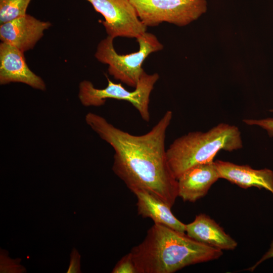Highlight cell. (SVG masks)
I'll use <instances>...</instances> for the list:
<instances>
[{
    "instance_id": "9a60e30c",
    "label": "cell",
    "mask_w": 273,
    "mask_h": 273,
    "mask_svg": "<svg viewBox=\"0 0 273 273\" xmlns=\"http://www.w3.org/2000/svg\"><path fill=\"white\" fill-rule=\"evenodd\" d=\"M8 252L1 249L0 272L1 273H24L26 269L20 264L21 258L12 259L9 256Z\"/></svg>"
},
{
    "instance_id": "e0dca14e",
    "label": "cell",
    "mask_w": 273,
    "mask_h": 273,
    "mask_svg": "<svg viewBox=\"0 0 273 273\" xmlns=\"http://www.w3.org/2000/svg\"><path fill=\"white\" fill-rule=\"evenodd\" d=\"M269 111L273 112V109ZM243 122L250 125H258L266 130L270 137L273 136V118H268L263 119H244Z\"/></svg>"
},
{
    "instance_id": "d6986e66",
    "label": "cell",
    "mask_w": 273,
    "mask_h": 273,
    "mask_svg": "<svg viewBox=\"0 0 273 273\" xmlns=\"http://www.w3.org/2000/svg\"><path fill=\"white\" fill-rule=\"evenodd\" d=\"M270 257H273V241L271 244V247L269 251L266 253V254L263 257V258L260 260L259 263H260L265 259H268ZM258 263L257 264H258Z\"/></svg>"
},
{
    "instance_id": "ac0fdd59",
    "label": "cell",
    "mask_w": 273,
    "mask_h": 273,
    "mask_svg": "<svg viewBox=\"0 0 273 273\" xmlns=\"http://www.w3.org/2000/svg\"><path fill=\"white\" fill-rule=\"evenodd\" d=\"M67 273H80V255L77 249L73 248L70 254V260Z\"/></svg>"
},
{
    "instance_id": "8992f818",
    "label": "cell",
    "mask_w": 273,
    "mask_h": 273,
    "mask_svg": "<svg viewBox=\"0 0 273 273\" xmlns=\"http://www.w3.org/2000/svg\"><path fill=\"white\" fill-rule=\"evenodd\" d=\"M146 27L163 22L186 26L207 11L206 0H129Z\"/></svg>"
},
{
    "instance_id": "277c9868",
    "label": "cell",
    "mask_w": 273,
    "mask_h": 273,
    "mask_svg": "<svg viewBox=\"0 0 273 273\" xmlns=\"http://www.w3.org/2000/svg\"><path fill=\"white\" fill-rule=\"evenodd\" d=\"M139 50L135 52L119 54L115 51L112 37L107 36L98 44L95 56L100 62L108 65V72L115 79L135 87L144 71L142 64L152 53L163 49L153 34L145 32L136 38Z\"/></svg>"
},
{
    "instance_id": "6da1fadb",
    "label": "cell",
    "mask_w": 273,
    "mask_h": 273,
    "mask_svg": "<svg viewBox=\"0 0 273 273\" xmlns=\"http://www.w3.org/2000/svg\"><path fill=\"white\" fill-rule=\"evenodd\" d=\"M172 118L167 111L148 132L133 135L89 112L86 124L114 150L112 170L131 192L145 190L170 207L178 195L177 180L169 165L165 138Z\"/></svg>"
},
{
    "instance_id": "ba28073f",
    "label": "cell",
    "mask_w": 273,
    "mask_h": 273,
    "mask_svg": "<svg viewBox=\"0 0 273 273\" xmlns=\"http://www.w3.org/2000/svg\"><path fill=\"white\" fill-rule=\"evenodd\" d=\"M51 25L49 21H40L26 14L1 24L0 39L24 52L34 48Z\"/></svg>"
},
{
    "instance_id": "2e32d148",
    "label": "cell",
    "mask_w": 273,
    "mask_h": 273,
    "mask_svg": "<svg viewBox=\"0 0 273 273\" xmlns=\"http://www.w3.org/2000/svg\"><path fill=\"white\" fill-rule=\"evenodd\" d=\"M112 273H137V270L130 252L123 256L113 268Z\"/></svg>"
},
{
    "instance_id": "30bf717a",
    "label": "cell",
    "mask_w": 273,
    "mask_h": 273,
    "mask_svg": "<svg viewBox=\"0 0 273 273\" xmlns=\"http://www.w3.org/2000/svg\"><path fill=\"white\" fill-rule=\"evenodd\" d=\"M219 178L214 161L194 166L177 179L178 197L194 203L205 196Z\"/></svg>"
},
{
    "instance_id": "5bb4252c",
    "label": "cell",
    "mask_w": 273,
    "mask_h": 273,
    "mask_svg": "<svg viewBox=\"0 0 273 273\" xmlns=\"http://www.w3.org/2000/svg\"><path fill=\"white\" fill-rule=\"evenodd\" d=\"M31 0H0V24L26 14Z\"/></svg>"
},
{
    "instance_id": "8fae6325",
    "label": "cell",
    "mask_w": 273,
    "mask_h": 273,
    "mask_svg": "<svg viewBox=\"0 0 273 273\" xmlns=\"http://www.w3.org/2000/svg\"><path fill=\"white\" fill-rule=\"evenodd\" d=\"M220 178L247 189L264 188L273 194V171L269 169H254L247 165H238L228 161H214Z\"/></svg>"
},
{
    "instance_id": "52a82bcc",
    "label": "cell",
    "mask_w": 273,
    "mask_h": 273,
    "mask_svg": "<svg viewBox=\"0 0 273 273\" xmlns=\"http://www.w3.org/2000/svg\"><path fill=\"white\" fill-rule=\"evenodd\" d=\"M105 18L102 21L106 31L113 38H138L146 32L129 0H86Z\"/></svg>"
},
{
    "instance_id": "9c48e42d",
    "label": "cell",
    "mask_w": 273,
    "mask_h": 273,
    "mask_svg": "<svg viewBox=\"0 0 273 273\" xmlns=\"http://www.w3.org/2000/svg\"><path fill=\"white\" fill-rule=\"evenodd\" d=\"M20 82L31 87L45 90L43 80L32 72L27 65L24 52L2 42L0 43V84Z\"/></svg>"
},
{
    "instance_id": "7a4b0ae2",
    "label": "cell",
    "mask_w": 273,
    "mask_h": 273,
    "mask_svg": "<svg viewBox=\"0 0 273 273\" xmlns=\"http://www.w3.org/2000/svg\"><path fill=\"white\" fill-rule=\"evenodd\" d=\"M222 250L169 227L154 223L129 251L137 273H173L188 265L219 258Z\"/></svg>"
},
{
    "instance_id": "4fadbf2b",
    "label": "cell",
    "mask_w": 273,
    "mask_h": 273,
    "mask_svg": "<svg viewBox=\"0 0 273 273\" xmlns=\"http://www.w3.org/2000/svg\"><path fill=\"white\" fill-rule=\"evenodd\" d=\"M137 200V211L143 218H149L154 223L169 227L181 233H186V224L179 221L172 213L166 203L148 192L137 189L132 191Z\"/></svg>"
},
{
    "instance_id": "5b68a950",
    "label": "cell",
    "mask_w": 273,
    "mask_h": 273,
    "mask_svg": "<svg viewBox=\"0 0 273 273\" xmlns=\"http://www.w3.org/2000/svg\"><path fill=\"white\" fill-rule=\"evenodd\" d=\"M108 85L105 88H96L92 82L83 80L79 84L78 98L84 106L99 107L105 104L107 99H113L130 103L145 121L150 119L149 103L150 94L159 78L158 73H142L134 90L126 89L121 83H115L107 76Z\"/></svg>"
},
{
    "instance_id": "3957f363",
    "label": "cell",
    "mask_w": 273,
    "mask_h": 273,
    "mask_svg": "<svg viewBox=\"0 0 273 273\" xmlns=\"http://www.w3.org/2000/svg\"><path fill=\"white\" fill-rule=\"evenodd\" d=\"M243 142L239 128L220 123L206 132H190L175 140L166 150L170 168L177 179L190 168L213 162L221 150L241 149Z\"/></svg>"
},
{
    "instance_id": "7c38bea8",
    "label": "cell",
    "mask_w": 273,
    "mask_h": 273,
    "mask_svg": "<svg viewBox=\"0 0 273 273\" xmlns=\"http://www.w3.org/2000/svg\"><path fill=\"white\" fill-rule=\"evenodd\" d=\"M186 233L199 242L221 250H234L238 244L218 224L205 214L196 215L193 221L186 224Z\"/></svg>"
}]
</instances>
